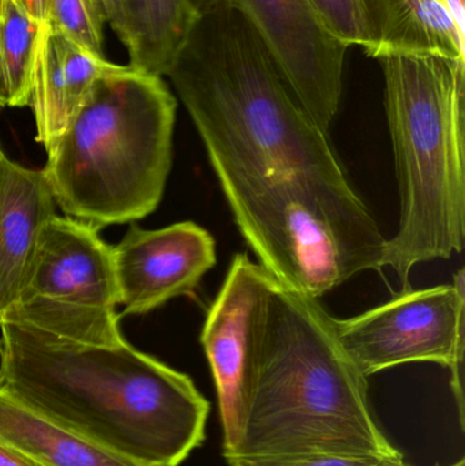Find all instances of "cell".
<instances>
[{"label":"cell","instance_id":"obj_1","mask_svg":"<svg viewBox=\"0 0 465 466\" xmlns=\"http://www.w3.org/2000/svg\"><path fill=\"white\" fill-rule=\"evenodd\" d=\"M0 331V390L76 437L141 466H179L204 443L210 404L188 375L127 342Z\"/></svg>","mask_w":465,"mask_h":466},{"label":"cell","instance_id":"obj_2","mask_svg":"<svg viewBox=\"0 0 465 466\" xmlns=\"http://www.w3.org/2000/svg\"><path fill=\"white\" fill-rule=\"evenodd\" d=\"M167 76L218 182L294 174L349 180L328 133L300 106L258 33L231 0L199 11Z\"/></svg>","mask_w":465,"mask_h":466},{"label":"cell","instance_id":"obj_3","mask_svg":"<svg viewBox=\"0 0 465 466\" xmlns=\"http://www.w3.org/2000/svg\"><path fill=\"white\" fill-rule=\"evenodd\" d=\"M368 377L317 299L275 281L242 437L227 462L319 454L403 456L379 426Z\"/></svg>","mask_w":465,"mask_h":466},{"label":"cell","instance_id":"obj_4","mask_svg":"<svg viewBox=\"0 0 465 466\" xmlns=\"http://www.w3.org/2000/svg\"><path fill=\"white\" fill-rule=\"evenodd\" d=\"M177 101L161 76L123 66L98 79L43 169L66 218L100 231L155 212L172 166Z\"/></svg>","mask_w":465,"mask_h":466},{"label":"cell","instance_id":"obj_5","mask_svg":"<svg viewBox=\"0 0 465 466\" xmlns=\"http://www.w3.org/2000/svg\"><path fill=\"white\" fill-rule=\"evenodd\" d=\"M395 150L400 221L385 241L382 268L409 289L420 263L460 254L465 238V60H379Z\"/></svg>","mask_w":465,"mask_h":466},{"label":"cell","instance_id":"obj_6","mask_svg":"<svg viewBox=\"0 0 465 466\" xmlns=\"http://www.w3.org/2000/svg\"><path fill=\"white\" fill-rule=\"evenodd\" d=\"M220 186L246 243L281 287L319 300L382 270L387 238L349 180L294 174Z\"/></svg>","mask_w":465,"mask_h":466},{"label":"cell","instance_id":"obj_7","mask_svg":"<svg viewBox=\"0 0 465 466\" xmlns=\"http://www.w3.org/2000/svg\"><path fill=\"white\" fill-rule=\"evenodd\" d=\"M114 254L97 229L54 216L38 238L15 301L0 323L93 347L126 342Z\"/></svg>","mask_w":465,"mask_h":466},{"label":"cell","instance_id":"obj_8","mask_svg":"<svg viewBox=\"0 0 465 466\" xmlns=\"http://www.w3.org/2000/svg\"><path fill=\"white\" fill-rule=\"evenodd\" d=\"M464 270L450 284L401 290L396 298L349 319L335 318L339 341L365 377L409 363L450 370L464 429Z\"/></svg>","mask_w":465,"mask_h":466},{"label":"cell","instance_id":"obj_9","mask_svg":"<svg viewBox=\"0 0 465 466\" xmlns=\"http://www.w3.org/2000/svg\"><path fill=\"white\" fill-rule=\"evenodd\" d=\"M273 287L275 279L259 263L235 255L199 337L217 391L226 460L242 437Z\"/></svg>","mask_w":465,"mask_h":466},{"label":"cell","instance_id":"obj_10","mask_svg":"<svg viewBox=\"0 0 465 466\" xmlns=\"http://www.w3.org/2000/svg\"><path fill=\"white\" fill-rule=\"evenodd\" d=\"M245 14L300 106L328 133L340 106L349 46L311 0H231Z\"/></svg>","mask_w":465,"mask_h":466},{"label":"cell","instance_id":"obj_11","mask_svg":"<svg viewBox=\"0 0 465 466\" xmlns=\"http://www.w3.org/2000/svg\"><path fill=\"white\" fill-rule=\"evenodd\" d=\"M123 315H142L179 296H193L217 262L216 241L193 221L160 229L133 224L112 247Z\"/></svg>","mask_w":465,"mask_h":466},{"label":"cell","instance_id":"obj_12","mask_svg":"<svg viewBox=\"0 0 465 466\" xmlns=\"http://www.w3.org/2000/svg\"><path fill=\"white\" fill-rule=\"evenodd\" d=\"M122 67L93 56L44 24L29 103L37 127L35 141L48 152L67 130L96 82Z\"/></svg>","mask_w":465,"mask_h":466},{"label":"cell","instance_id":"obj_13","mask_svg":"<svg viewBox=\"0 0 465 466\" xmlns=\"http://www.w3.org/2000/svg\"><path fill=\"white\" fill-rule=\"evenodd\" d=\"M363 51L390 56H444L465 60V30L440 0H357Z\"/></svg>","mask_w":465,"mask_h":466},{"label":"cell","instance_id":"obj_14","mask_svg":"<svg viewBox=\"0 0 465 466\" xmlns=\"http://www.w3.org/2000/svg\"><path fill=\"white\" fill-rule=\"evenodd\" d=\"M56 216L43 169L0 157V319L18 295L41 231Z\"/></svg>","mask_w":465,"mask_h":466},{"label":"cell","instance_id":"obj_15","mask_svg":"<svg viewBox=\"0 0 465 466\" xmlns=\"http://www.w3.org/2000/svg\"><path fill=\"white\" fill-rule=\"evenodd\" d=\"M0 443L41 466H141L76 437L3 390Z\"/></svg>","mask_w":465,"mask_h":466},{"label":"cell","instance_id":"obj_16","mask_svg":"<svg viewBox=\"0 0 465 466\" xmlns=\"http://www.w3.org/2000/svg\"><path fill=\"white\" fill-rule=\"evenodd\" d=\"M127 5L128 66L150 76H168L196 25L194 0H127Z\"/></svg>","mask_w":465,"mask_h":466},{"label":"cell","instance_id":"obj_17","mask_svg":"<svg viewBox=\"0 0 465 466\" xmlns=\"http://www.w3.org/2000/svg\"><path fill=\"white\" fill-rule=\"evenodd\" d=\"M43 26L29 15L19 0H2L0 89L7 106H29L35 54Z\"/></svg>","mask_w":465,"mask_h":466},{"label":"cell","instance_id":"obj_18","mask_svg":"<svg viewBox=\"0 0 465 466\" xmlns=\"http://www.w3.org/2000/svg\"><path fill=\"white\" fill-rule=\"evenodd\" d=\"M45 24L93 56L106 59L103 32L106 19L96 0H49Z\"/></svg>","mask_w":465,"mask_h":466},{"label":"cell","instance_id":"obj_19","mask_svg":"<svg viewBox=\"0 0 465 466\" xmlns=\"http://www.w3.org/2000/svg\"><path fill=\"white\" fill-rule=\"evenodd\" d=\"M328 29L349 48L365 41L362 18L357 0H311Z\"/></svg>","mask_w":465,"mask_h":466},{"label":"cell","instance_id":"obj_20","mask_svg":"<svg viewBox=\"0 0 465 466\" xmlns=\"http://www.w3.org/2000/svg\"><path fill=\"white\" fill-rule=\"evenodd\" d=\"M228 466H412L404 456H352V454H319L283 460H238Z\"/></svg>","mask_w":465,"mask_h":466},{"label":"cell","instance_id":"obj_21","mask_svg":"<svg viewBox=\"0 0 465 466\" xmlns=\"http://www.w3.org/2000/svg\"><path fill=\"white\" fill-rule=\"evenodd\" d=\"M106 24L111 26L112 32L119 38L126 49L131 46L130 15H128L127 0H96Z\"/></svg>","mask_w":465,"mask_h":466},{"label":"cell","instance_id":"obj_22","mask_svg":"<svg viewBox=\"0 0 465 466\" xmlns=\"http://www.w3.org/2000/svg\"><path fill=\"white\" fill-rule=\"evenodd\" d=\"M0 466H41L37 462L25 457L24 454L18 453L14 449L0 443Z\"/></svg>","mask_w":465,"mask_h":466},{"label":"cell","instance_id":"obj_23","mask_svg":"<svg viewBox=\"0 0 465 466\" xmlns=\"http://www.w3.org/2000/svg\"><path fill=\"white\" fill-rule=\"evenodd\" d=\"M19 2L35 22L40 25L45 24L48 18L49 0H19Z\"/></svg>","mask_w":465,"mask_h":466},{"label":"cell","instance_id":"obj_24","mask_svg":"<svg viewBox=\"0 0 465 466\" xmlns=\"http://www.w3.org/2000/svg\"><path fill=\"white\" fill-rule=\"evenodd\" d=\"M444 5V7L450 11V15L455 19L459 27L465 30V5L464 0H440Z\"/></svg>","mask_w":465,"mask_h":466},{"label":"cell","instance_id":"obj_25","mask_svg":"<svg viewBox=\"0 0 465 466\" xmlns=\"http://www.w3.org/2000/svg\"><path fill=\"white\" fill-rule=\"evenodd\" d=\"M218 2V0H194V5H196L197 10L202 11L204 8L209 7L213 3Z\"/></svg>","mask_w":465,"mask_h":466},{"label":"cell","instance_id":"obj_26","mask_svg":"<svg viewBox=\"0 0 465 466\" xmlns=\"http://www.w3.org/2000/svg\"><path fill=\"white\" fill-rule=\"evenodd\" d=\"M458 466H465V459L459 460Z\"/></svg>","mask_w":465,"mask_h":466},{"label":"cell","instance_id":"obj_27","mask_svg":"<svg viewBox=\"0 0 465 466\" xmlns=\"http://www.w3.org/2000/svg\"><path fill=\"white\" fill-rule=\"evenodd\" d=\"M436 466H441V465L437 464ZM448 466H458V462H455V464L448 465Z\"/></svg>","mask_w":465,"mask_h":466},{"label":"cell","instance_id":"obj_28","mask_svg":"<svg viewBox=\"0 0 465 466\" xmlns=\"http://www.w3.org/2000/svg\"><path fill=\"white\" fill-rule=\"evenodd\" d=\"M2 155H3V150H2V147H0V157H2Z\"/></svg>","mask_w":465,"mask_h":466},{"label":"cell","instance_id":"obj_29","mask_svg":"<svg viewBox=\"0 0 465 466\" xmlns=\"http://www.w3.org/2000/svg\"><path fill=\"white\" fill-rule=\"evenodd\" d=\"M0 7H2V0H0Z\"/></svg>","mask_w":465,"mask_h":466}]
</instances>
